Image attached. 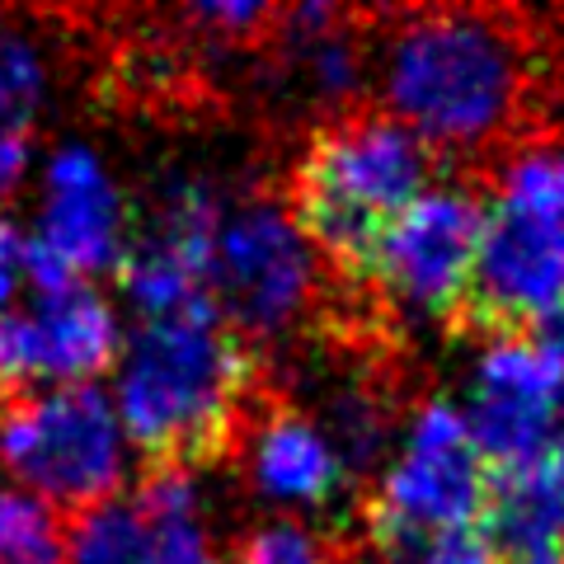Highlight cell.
I'll return each mask as SVG.
<instances>
[{"mask_svg": "<svg viewBox=\"0 0 564 564\" xmlns=\"http://www.w3.org/2000/svg\"><path fill=\"white\" fill-rule=\"evenodd\" d=\"M386 118L433 155H475L513 141L536 104L532 39L518 14L414 10L400 14L381 52Z\"/></svg>", "mask_w": 564, "mask_h": 564, "instance_id": "obj_1", "label": "cell"}, {"mask_svg": "<svg viewBox=\"0 0 564 564\" xmlns=\"http://www.w3.org/2000/svg\"><path fill=\"white\" fill-rule=\"evenodd\" d=\"M118 358V419L147 475H193L245 447L259 352L217 306L141 321Z\"/></svg>", "mask_w": 564, "mask_h": 564, "instance_id": "obj_2", "label": "cell"}, {"mask_svg": "<svg viewBox=\"0 0 564 564\" xmlns=\"http://www.w3.org/2000/svg\"><path fill=\"white\" fill-rule=\"evenodd\" d=\"M437 155L386 113H339L292 165L288 217L311 250L362 282L386 226L429 193Z\"/></svg>", "mask_w": 564, "mask_h": 564, "instance_id": "obj_3", "label": "cell"}, {"mask_svg": "<svg viewBox=\"0 0 564 564\" xmlns=\"http://www.w3.org/2000/svg\"><path fill=\"white\" fill-rule=\"evenodd\" d=\"M564 306V231H560V151H522L503 170L485 212L480 259L456 334L532 339Z\"/></svg>", "mask_w": 564, "mask_h": 564, "instance_id": "obj_4", "label": "cell"}, {"mask_svg": "<svg viewBox=\"0 0 564 564\" xmlns=\"http://www.w3.org/2000/svg\"><path fill=\"white\" fill-rule=\"evenodd\" d=\"M122 352L109 302L0 217V381L90 386Z\"/></svg>", "mask_w": 564, "mask_h": 564, "instance_id": "obj_5", "label": "cell"}, {"mask_svg": "<svg viewBox=\"0 0 564 564\" xmlns=\"http://www.w3.org/2000/svg\"><path fill=\"white\" fill-rule=\"evenodd\" d=\"M494 503V470L475 447L466 414L452 400H429L410 423L404 452L362 499L367 551L381 564H404L423 541L480 527Z\"/></svg>", "mask_w": 564, "mask_h": 564, "instance_id": "obj_6", "label": "cell"}, {"mask_svg": "<svg viewBox=\"0 0 564 564\" xmlns=\"http://www.w3.org/2000/svg\"><path fill=\"white\" fill-rule=\"evenodd\" d=\"M0 462L39 503L95 513L122 485V429L99 386H52L0 414Z\"/></svg>", "mask_w": 564, "mask_h": 564, "instance_id": "obj_7", "label": "cell"}, {"mask_svg": "<svg viewBox=\"0 0 564 564\" xmlns=\"http://www.w3.org/2000/svg\"><path fill=\"white\" fill-rule=\"evenodd\" d=\"M485 212L489 193H475L466 184L429 188L386 226L358 288L377 292L386 306H400L419 321H437L456 334L475 259H480Z\"/></svg>", "mask_w": 564, "mask_h": 564, "instance_id": "obj_8", "label": "cell"}, {"mask_svg": "<svg viewBox=\"0 0 564 564\" xmlns=\"http://www.w3.org/2000/svg\"><path fill=\"white\" fill-rule=\"evenodd\" d=\"M207 296L250 344L288 334L315 302V250L278 203L236 198L221 207L212 240Z\"/></svg>", "mask_w": 564, "mask_h": 564, "instance_id": "obj_9", "label": "cell"}, {"mask_svg": "<svg viewBox=\"0 0 564 564\" xmlns=\"http://www.w3.org/2000/svg\"><path fill=\"white\" fill-rule=\"evenodd\" d=\"M564 414V362L536 339H499L470 372L466 429L494 475L532 470L551 456Z\"/></svg>", "mask_w": 564, "mask_h": 564, "instance_id": "obj_10", "label": "cell"}, {"mask_svg": "<svg viewBox=\"0 0 564 564\" xmlns=\"http://www.w3.org/2000/svg\"><path fill=\"white\" fill-rule=\"evenodd\" d=\"M47 245L70 273H104L118 269L128 245V217L113 180L104 174L90 147L66 141L47 161V193H43V231Z\"/></svg>", "mask_w": 564, "mask_h": 564, "instance_id": "obj_11", "label": "cell"}, {"mask_svg": "<svg viewBox=\"0 0 564 564\" xmlns=\"http://www.w3.org/2000/svg\"><path fill=\"white\" fill-rule=\"evenodd\" d=\"M245 462L254 489L273 503L329 508L348 485V466L329 447V437L292 404H269V410L259 404L245 433Z\"/></svg>", "mask_w": 564, "mask_h": 564, "instance_id": "obj_12", "label": "cell"}, {"mask_svg": "<svg viewBox=\"0 0 564 564\" xmlns=\"http://www.w3.org/2000/svg\"><path fill=\"white\" fill-rule=\"evenodd\" d=\"M47 95V66L33 39L0 29V198L20 188L33 151V122Z\"/></svg>", "mask_w": 564, "mask_h": 564, "instance_id": "obj_13", "label": "cell"}, {"mask_svg": "<svg viewBox=\"0 0 564 564\" xmlns=\"http://www.w3.org/2000/svg\"><path fill=\"white\" fill-rule=\"evenodd\" d=\"M70 564H161L147 518L137 503H104L76 518L70 532Z\"/></svg>", "mask_w": 564, "mask_h": 564, "instance_id": "obj_14", "label": "cell"}, {"mask_svg": "<svg viewBox=\"0 0 564 564\" xmlns=\"http://www.w3.org/2000/svg\"><path fill=\"white\" fill-rule=\"evenodd\" d=\"M66 545L52 508L29 494L0 489V564H62Z\"/></svg>", "mask_w": 564, "mask_h": 564, "instance_id": "obj_15", "label": "cell"}, {"mask_svg": "<svg viewBox=\"0 0 564 564\" xmlns=\"http://www.w3.org/2000/svg\"><path fill=\"white\" fill-rule=\"evenodd\" d=\"M236 564H329V555L315 545L311 532H302V527L269 522V527H254V532L240 541Z\"/></svg>", "mask_w": 564, "mask_h": 564, "instance_id": "obj_16", "label": "cell"}, {"mask_svg": "<svg viewBox=\"0 0 564 564\" xmlns=\"http://www.w3.org/2000/svg\"><path fill=\"white\" fill-rule=\"evenodd\" d=\"M404 564H503V560L494 551V541L480 522V527H456V532L423 541Z\"/></svg>", "mask_w": 564, "mask_h": 564, "instance_id": "obj_17", "label": "cell"}, {"mask_svg": "<svg viewBox=\"0 0 564 564\" xmlns=\"http://www.w3.org/2000/svg\"><path fill=\"white\" fill-rule=\"evenodd\" d=\"M545 480H551V499H555V518H560V541H564V414H560V433L545 456Z\"/></svg>", "mask_w": 564, "mask_h": 564, "instance_id": "obj_18", "label": "cell"}, {"mask_svg": "<svg viewBox=\"0 0 564 564\" xmlns=\"http://www.w3.org/2000/svg\"><path fill=\"white\" fill-rule=\"evenodd\" d=\"M0 414H6V381H0Z\"/></svg>", "mask_w": 564, "mask_h": 564, "instance_id": "obj_19", "label": "cell"}, {"mask_svg": "<svg viewBox=\"0 0 564 564\" xmlns=\"http://www.w3.org/2000/svg\"><path fill=\"white\" fill-rule=\"evenodd\" d=\"M555 24H560V29H564V10H560V14H555Z\"/></svg>", "mask_w": 564, "mask_h": 564, "instance_id": "obj_20", "label": "cell"}]
</instances>
